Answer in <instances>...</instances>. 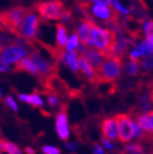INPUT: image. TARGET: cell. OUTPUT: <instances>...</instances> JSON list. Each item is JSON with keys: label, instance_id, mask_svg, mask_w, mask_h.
Wrapping results in <instances>:
<instances>
[{"label": "cell", "instance_id": "ba28073f", "mask_svg": "<svg viewBox=\"0 0 153 154\" xmlns=\"http://www.w3.org/2000/svg\"><path fill=\"white\" fill-rule=\"evenodd\" d=\"M67 107L62 105L61 109L56 114V131L62 141H67L69 139V127H68V116Z\"/></svg>", "mask_w": 153, "mask_h": 154}, {"label": "cell", "instance_id": "603a6c76", "mask_svg": "<svg viewBox=\"0 0 153 154\" xmlns=\"http://www.w3.org/2000/svg\"><path fill=\"white\" fill-rule=\"evenodd\" d=\"M142 65H143V68L148 71H150L153 69V54L149 55V56H145L144 60H142Z\"/></svg>", "mask_w": 153, "mask_h": 154}, {"label": "cell", "instance_id": "3957f363", "mask_svg": "<svg viewBox=\"0 0 153 154\" xmlns=\"http://www.w3.org/2000/svg\"><path fill=\"white\" fill-rule=\"evenodd\" d=\"M29 58L32 60L37 69V77L41 84H43L47 78H49L53 74H56L58 71V61L46 59L38 51H30Z\"/></svg>", "mask_w": 153, "mask_h": 154}, {"label": "cell", "instance_id": "d4e9b609", "mask_svg": "<svg viewBox=\"0 0 153 154\" xmlns=\"http://www.w3.org/2000/svg\"><path fill=\"white\" fill-rule=\"evenodd\" d=\"M47 94V101L48 104H49L50 107H56L59 103V100H58V96L56 94H53V93H49V92H45Z\"/></svg>", "mask_w": 153, "mask_h": 154}, {"label": "cell", "instance_id": "5b68a950", "mask_svg": "<svg viewBox=\"0 0 153 154\" xmlns=\"http://www.w3.org/2000/svg\"><path fill=\"white\" fill-rule=\"evenodd\" d=\"M35 10L45 20H59L65 7L60 0L39 1L35 5Z\"/></svg>", "mask_w": 153, "mask_h": 154}, {"label": "cell", "instance_id": "4316f807", "mask_svg": "<svg viewBox=\"0 0 153 154\" xmlns=\"http://www.w3.org/2000/svg\"><path fill=\"white\" fill-rule=\"evenodd\" d=\"M76 55L78 56H84V54H86V49H88V46L86 44H83V43H79L78 46H76Z\"/></svg>", "mask_w": 153, "mask_h": 154}, {"label": "cell", "instance_id": "44dd1931", "mask_svg": "<svg viewBox=\"0 0 153 154\" xmlns=\"http://www.w3.org/2000/svg\"><path fill=\"white\" fill-rule=\"evenodd\" d=\"M78 44H79V36L76 35V33H73L70 36V38L67 41L66 49H67V51H73L78 46Z\"/></svg>", "mask_w": 153, "mask_h": 154}, {"label": "cell", "instance_id": "836d02e7", "mask_svg": "<svg viewBox=\"0 0 153 154\" xmlns=\"http://www.w3.org/2000/svg\"><path fill=\"white\" fill-rule=\"evenodd\" d=\"M66 145H67V148L69 149V150H76V146H78L76 143H67Z\"/></svg>", "mask_w": 153, "mask_h": 154}, {"label": "cell", "instance_id": "1f68e13d", "mask_svg": "<svg viewBox=\"0 0 153 154\" xmlns=\"http://www.w3.org/2000/svg\"><path fill=\"white\" fill-rule=\"evenodd\" d=\"M89 1H93L96 3H102V5H106V6H111V0H89Z\"/></svg>", "mask_w": 153, "mask_h": 154}, {"label": "cell", "instance_id": "e575fe53", "mask_svg": "<svg viewBox=\"0 0 153 154\" xmlns=\"http://www.w3.org/2000/svg\"><path fill=\"white\" fill-rule=\"evenodd\" d=\"M19 98H20L22 102H27V94H19Z\"/></svg>", "mask_w": 153, "mask_h": 154}, {"label": "cell", "instance_id": "74e56055", "mask_svg": "<svg viewBox=\"0 0 153 154\" xmlns=\"http://www.w3.org/2000/svg\"><path fill=\"white\" fill-rule=\"evenodd\" d=\"M149 154H153V145H151V149H150V152Z\"/></svg>", "mask_w": 153, "mask_h": 154}, {"label": "cell", "instance_id": "52a82bcc", "mask_svg": "<svg viewBox=\"0 0 153 154\" xmlns=\"http://www.w3.org/2000/svg\"><path fill=\"white\" fill-rule=\"evenodd\" d=\"M38 27H39V19L33 13V11L30 12L19 29V36L27 42L35 41Z\"/></svg>", "mask_w": 153, "mask_h": 154}, {"label": "cell", "instance_id": "484cf974", "mask_svg": "<svg viewBox=\"0 0 153 154\" xmlns=\"http://www.w3.org/2000/svg\"><path fill=\"white\" fill-rule=\"evenodd\" d=\"M5 103H6L12 110L18 112V105H17V103H15V101L13 100V97H12V96H10V95H9V96H7V97L5 98Z\"/></svg>", "mask_w": 153, "mask_h": 154}, {"label": "cell", "instance_id": "ab89813d", "mask_svg": "<svg viewBox=\"0 0 153 154\" xmlns=\"http://www.w3.org/2000/svg\"><path fill=\"white\" fill-rule=\"evenodd\" d=\"M2 101V98H1V92H0V102Z\"/></svg>", "mask_w": 153, "mask_h": 154}, {"label": "cell", "instance_id": "9a60e30c", "mask_svg": "<svg viewBox=\"0 0 153 154\" xmlns=\"http://www.w3.org/2000/svg\"><path fill=\"white\" fill-rule=\"evenodd\" d=\"M67 29L62 23L56 24V48L60 51H65L67 44Z\"/></svg>", "mask_w": 153, "mask_h": 154}, {"label": "cell", "instance_id": "6da1fadb", "mask_svg": "<svg viewBox=\"0 0 153 154\" xmlns=\"http://www.w3.org/2000/svg\"><path fill=\"white\" fill-rule=\"evenodd\" d=\"M98 70L95 71L96 75V84H104V83H112L116 81L120 75L123 69L124 58L116 55H111L104 58Z\"/></svg>", "mask_w": 153, "mask_h": 154}, {"label": "cell", "instance_id": "5bb4252c", "mask_svg": "<svg viewBox=\"0 0 153 154\" xmlns=\"http://www.w3.org/2000/svg\"><path fill=\"white\" fill-rule=\"evenodd\" d=\"M14 71L15 72H27L33 75H38L37 69H36L35 65L33 63V61L27 58H22V59L18 60L15 62L14 66Z\"/></svg>", "mask_w": 153, "mask_h": 154}, {"label": "cell", "instance_id": "8d00e7d4", "mask_svg": "<svg viewBox=\"0 0 153 154\" xmlns=\"http://www.w3.org/2000/svg\"><path fill=\"white\" fill-rule=\"evenodd\" d=\"M145 38H147V42H149L150 44H152V45H153V35L148 36V37H145Z\"/></svg>", "mask_w": 153, "mask_h": 154}, {"label": "cell", "instance_id": "4dcf8cb0", "mask_svg": "<svg viewBox=\"0 0 153 154\" xmlns=\"http://www.w3.org/2000/svg\"><path fill=\"white\" fill-rule=\"evenodd\" d=\"M9 66L7 65V63H5V62L2 61V60L0 59V72H7L9 71Z\"/></svg>", "mask_w": 153, "mask_h": 154}, {"label": "cell", "instance_id": "83f0119b", "mask_svg": "<svg viewBox=\"0 0 153 154\" xmlns=\"http://www.w3.org/2000/svg\"><path fill=\"white\" fill-rule=\"evenodd\" d=\"M71 19H72V12L69 11V10H64L59 20L64 21V22H68V21H70Z\"/></svg>", "mask_w": 153, "mask_h": 154}, {"label": "cell", "instance_id": "d6986e66", "mask_svg": "<svg viewBox=\"0 0 153 154\" xmlns=\"http://www.w3.org/2000/svg\"><path fill=\"white\" fill-rule=\"evenodd\" d=\"M140 71V61H135V60H130L129 63L126 66V73L131 77L138 75Z\"/></svg>", "mask_w": 153, "mask_h": 154}, {"label": "cell", "instance_id": "e0dca14e", "mask_svg": "<svg viewBox=\"0 0 153 154\" xmlns=\"http://www.w3.org/2000/svg\"><path fill=\"white\" fill-rule=\"evenodd\" d=\"M124 152L127 154H145V146L141 142L129 143L125 145Z\"/></svg>", "mask_w": 153, "mask_h": 154}, {"label": "cell", "instance_id": "ffe728a7", "mask_svg": "<svg viewBox=\"0 0 153 154\" xmlns=\"http://www.w3.org/2000/svg\"><path fill=\"white\" fill-rule=\"evenodd\" d=\"M30 105H32L33 107H41L44 105V102L42 100V97L38 95L37 91H35L34 93L32 94H29L27 95V102Z\"/></svg>", "mask_w": 153, "mask_h": 154}, {"label": "cell", "instance_id": "ac0fdd59", "mask_svg": "<svg viewBox=\"0 0 153 154\" xmlns=\"http://www.w3.org/2000/svg\"><path fill=\"white\" fill-rule=\"evenodd\" d=\"M135 49L138 51L140 57H145V56L151 55V54H153V45L150 44L149 42L143 41V42H141Z\"/></svg>", "mask_w": 153, "mask_h": 154}, {"label": "cell", "instance_id": "8992f818", "mask_svg": "<svg viewBox=\"0 0 153 154\" xmlns=\"http://www.w3.org/2000/svg\"><path fill=\"white\" fill-rule=\"evenodd\" d=\"M116 118L118 122V140L121 142H129L135 136V122L129 114H117Z\"/></svg>", "mask_w": 153, "mask_h": 154}, {"label": "cell", "instance_id": "d6a6232c", "mask_svg": "<svg viewBox=\"0 0 153 154\" xmlns=\"http://www.w3.org/2000/svg\"><path fill=\"white\" fill-rule=\"evenodd\" d=\"M149 117H150V127H151V134H153V109L149 112Z\"/></svg>", "mask_w": 153, "mask_h": 154}, {"label": "cell", "instance_id": "9c48e42d", "mask_svg": "<svg viewBox=\"0 0 153 154\" xmlns=\"http://www.w3.org/2000/svg\"><path fill=\"white\" fill-rule=\"evenodd\" d=\"M101 131L103 138L108 140H118V122L116 116L104 118L101 122Z\"/></svg>", "mask_w": 153, "mask_h": 154}, {"label": "cell", "instance_id": "7402d4cb", "mask_svg": "<svg viewBox=\"0 0 153 154\" xmlns=\"http://www.w3.org/2000/svg\"><path fill=\"white\" fill-rule=\"evenodd\" d=\"M3 151L8 152L9 154H13L14 152L19 151V148H18V145L14 144V143L5 140V149H3Z\"/></svg>", "mask_w": 153, "mask_h": 154}, {"label": "cell", "instance_id": "60d3db41", "mask_svg": "<svg viewBox=\"0 0 153 154\" xmlns=\"http://www.w3.org/2000/svg\"><path fill=\"white\" fill-rule=\"evenodd\" d=\"M118 154H127V153H125V152H120V153H118Z\"/></svg>", "mask_w": 153, "mask_h": 154}, {"label": "cell", "instance_id": "f546056e", "mask_svg": "<svg viewBox=\"0 0 153 154\" xmlns=\"http://www.w3.org/2000/svg\"><path fill=\"white\" fill-rule=\"evenodd\" d=\"M93 154H104L103 148H102L98 143H95L94 144V148H93Z\"/></svg>", "mask_w": 153, "mask_h": 154}, {"label": "cell", "instance_id": "d590c367", "mask_svg": "<svg viewBox=\"0 0 153 154\" xmlns=\"http://www.w3.org/2000/svg\"><path fill=\"white\" fill-rule=\"evenodd\" d=\"M25 153L27 154H35V151H34L31 146H27V148H25Z\"/></svg>", "mask_w": 153, "mask_h": 154}, {"label": "cell", "instance_id": "2e32d148", "mask_svg": "<svg viewBox=\"0 0 153 154\" xmlns=\"http://www.w3.org/2000/svg\"><path fill=\"white\" fill-rule=\"evenodd\" d=\"M62 61L65 62V65L71 71L74 73L79 72V63H78V58L74 51H65L64 57H62Z\"/></svg>", "mask_w": 153, "mask_h": 154}, {"label": "cell", "instance_id": "30bf717a", "mask_svg": "<svg viewBox=\"0 0 153 154\" xmlns=\"http://www.w3.org/2000/svg\"><path fill=\"white\" fill-rule=\"evenodd\" d=\"M113 11H114V9L111 10L109 9V7L106 6V5L95 3V5H93V6H92V5L90 6V11H89V14L86 15V18L94 22L93 17H95V18H98V19H101V20L107 22V21H109L111 19H112Z\"/></svg>", "mask_w": 153, "mask_h": 154}, {"label": "cell", "instance_id": "8fae6325", "mask_svg": "<svg viewBox=\"0 0 153 154\" xmlns=\"http://www.w3.org/2000/svg\"><path fill=\"white\" fill-rule=\"evenodd\" d=\"M83 57L86 58L88 63L91 66V68L93 69L94 71L98 70V68L101 67V65H102V62H103V59H104L100 51H97L96 48H93V47H89Z\"/></svg>", "mask_w": 153, "mask_h": 154}, {"label": "cell", "instance_id": "7c38bea8", "mask_svg": "<svg viewBox=\"0 0 153 154\" xmlns=\"http://www.w3.org/2000/svg\"><path fill=\"white\" fill-rule=\"evenodd\" d=\"M93 21L89 20V19H81L76 31V35L79 36V38L82 41L83 44L88 46V43L90 41V36H91V24Z\"/></svg>", "mask_w": 153, "mask_h": 154}, {"label": "cell", "instance_id": "7a4b0ae2", "mask_svg": "<svg viewBox=\"0 0 153 154\" xmlns=\"http://www.w3.org/2000/svg\"><path fill=\"white\" fill-rule=\"evenodd\" d=\"M33 9L25 7H15L8 11L0 12V25L2 30L9 31L11 34L19 36V29L23 23L24 19L32 12Z\"/></svg>", "mask_w": 153, "mask_h": 154}, {"label": "cell", "instance_id": "cb8c5ba5", "mask_svg": "<svg viewBox=\"0 0 153 154\" xmlns=\"http://www.w3.org/2000/svg\"><path fill=\"white\" fill-rule=\"evenodd\" d=\"M42 150L44 154H61L60 149L56 148V146H52V145H44Z\"/></svg>", "mask_w": 153, "mask_h": 154}, {"label": "cell", "instance_id": "4fadbf2b", "mask_svg": "<svg viewBox=\"0 0 153 154\" xmlns=\"http://www.w3.org/2000/svg\"><path fill=\"white\" fill-rule=\"evenodd\" d=\"M78 63H79V71L88 79L89 82L92 83V84H96L95 71L91 68V66L88 63L86 58L83 56H80L79 58H78Z\"/></svg>", "mask_w": 153, "mask_h": 154}, {"label": "cell", "instance_id": "f35d334b", "mask_svg": "<svg viewBox=\"0 0 153 154\" xmlns=\"http://www.w3.org/2000/svg\"><path fill=\"white\" fill-rule=\"evenodd\" d=\"M13 154H22V153H21V151H20V150H19V151L14 152V153H13Z\"/></svg>", "mask_w": 153, "mask_h": 154}, {"label": "cell", "instance_id": "f1b7e54d", "mask_svg": "<svg viewBox=\"0 0 153 154\" xmlns=\"http://www.w3.org/2000/svg\"><path fill=\"white\" fill-rule=\"evenodd\" d=\"M102 143H103L104 146H105L106 149H108V150H112V149H114V144L112 143V141H111V140L103 138V139H102Z\"/></svg>", "mask_w": 153, "mask_h": 154}, {"label": "cell", "instance_id": "277c9868", "mask_svg": "<svg viewBox=\"0 0 153 154\" xmlns=\"http://www.w3.org/2000/svg\"><path fill=\"white\" fill-rule=\"evenodd\" d=\"M23 42L20 39L11 41L9 44H0V59L5 63H15L18 60L22 59L29 55L30 51L24 47Z\"/></svg>", "mask_w": 153, "mask_h": 154}]
</instances>
